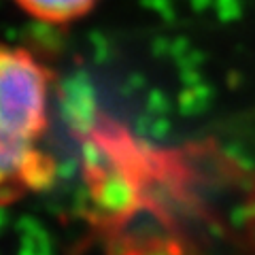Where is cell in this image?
I'll list each match as a JSON object with an SVG mask.
<instances>
[{
    "label": "cell",
    "mask_w": 255,
    "mask_h": 255,
    "mask_svg": "<svg viewBox=\"0 0 255 255\" xmlns=\"http://www.w3.org/2000/svg\"><path fill=\"white\" fill-rule=\"evenodd\" d=\"M49 70L19 47L0 43V206L51 187L55 162L41 149Z\"/></svg>",
    "instance_id": "obj_1"
},
{
    "label": "cell",
    "mask_w": 255,
    "mask_h": 255,
    "mask_svg": "<svg viewBox=\"0 0 255 255\" xmlns=\"http://www.w3.org/2000/svg\"><path fill=\"white\" fill-rule=\"evenodd\" d=\"M62 109L77 132H92L96 119V98L87 79L75 77L62 94Z\"/></svg>",
    "instance_id": "obj_2"
},
{
    "label": "cell",
    "mask_w": 255,
    "mask_h": 255,
    "mask_svg": "<svg viewBox=\"0 0 255 255\" xmlns=\"http://www.w3.org/2000/svg\"><path fill=\"white\" fill-rule=\"evenodd\" d=\"M15 2L34 19L49 26H62L90 13L98 0H15Z\"/></svg>",
    "instance_id": "obj_3"
}]
</instances>
